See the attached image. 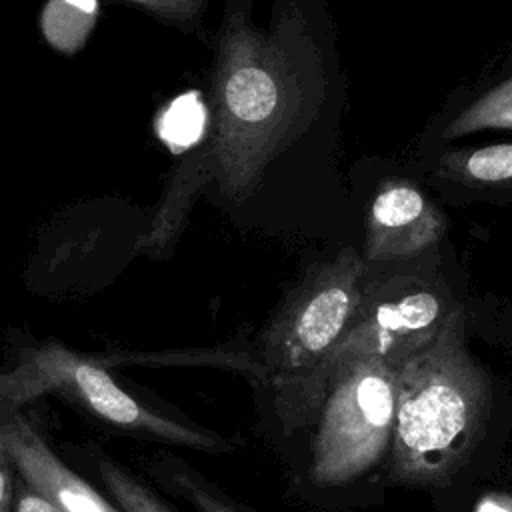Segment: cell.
<instances>
[{
  "label": "cell",
  "instance_id": "16",
  "mask_svg": "<svg viewBox=\"0 0 512 512\" xmlns=\"http://www.w3.org/2000/svg\"><path fill=\"white\" fill-rule=\"evenodd\" d=\"M14 512H62V510L42 494L34 492L24 482H20L14 496Z\"/></svg>",
  "mask_w": 512,
  "mask_h": 512
},
{
  "label": "cell",
  "instance_id": "1",
  "mask_svg": "<svg viewBox=\"0 0 512 512\" xmlns=\"http://www.w3.org/2000/svg\"><path fill=\"white\" fill-rule=\"evenodd\" d=\"M326 0H224L212 38L202 194L242 234L358 244L340 168L346 74Z\"/></svg>",
  "mask_w": 512,
  "mask_h": 512
},
{
  "label": "cell",
  "instance_id": "4",
  "mask_svg": "<svg viewBox=\"0 0 512 512\" xmlns=\"http://www.w3.org/2000/svg\"><path fill=\"white\" fill-rule=\"evenodd\" d=\"M368 276L358 244L328 246L306 260L278 304L244 340H234V372L256 388L318 368L348 330Z\"/></svg>",
  "mask_w": 512,
  "mask_h": 512
},
{
  "label": "cell",
  "instance_id": "8",
  "mask_svg": "<svg viewBox=\"0 0 512 512\" xmlns=\"http://www.w3.org/2000/svg\"><path fill=\"white\" fill-rule=\"evenodd\" d=\"M406 168L442 202L512 204V140L414 148Z\"/></svg>",
  "mask_w": 512,
  "mask_h": 512
},
{
  "label": "cell",
  "instance_id": "3",
  "mask_svg": "<svg viewBox=\"0 0 512 512\" xmlns=\"http://www.w3.org/2000/svg\"><path fill=\"white\" fill-rule=\"evenodd\" d=\"M466 304L432 342L398 362L388 486L440 490L488 432L494 382L468 346Z\"/></svg>",
  "mask_w": 512,
  "mask_h": 512
},
{
  "label": "cell",
  "instance_id": "6",
  "mask_svg": "<svg viewBox=\"0 0 512 512\" xmlns=\"http://www.w3.org/2000/svg\"><path fill=\"white\" fill-rule=\"evenodd\" d=\"M48 392L122 434L210 454L232 452L240 444L186 418H174L142 404L116 384L96 356L78 354L58 342L22 348L16 364L0 372V410H18Z\"/></svg>",
  "mask_w": 512,
  "mask_h": 512
},
{
  "label": "cell",
  "instance_id": "12",
  "mask_svg": "<svg viewBox=\"0 0 512 512\" xmlns=\"http://www.w3.org/2000/svg\"><path fill=\"white\" fill-rule=\"evenodd\" d=\"M146 470L168 494L186 500L198 512H256L170 452L154 454Z\"/></svg>",
  "mask_w": 512,
  "mask_h": 512
},
{
  "label": "cell",
  "instance_id": "10",
  "mask_svg": "<svg viewBox=\"0 0 512 512\" xmlns=\"http://www.w3.org/2000/svg\"><path fill=\"white\" fill-rule=\"evenodd\" d=\"M116 202L118 198L92 200L56 216L52 224L40 232L28 270L56 274L66 268V276L84 260H102L108 256H122L124 260H130L134 256L132 252L110 248L116 244L112 232L140 210L124 202L120 212L112 214Z\"/></svg>",
  "mask_w": 512,
  "mask_h": 512
},
{
  "label": "cell",
  "instance_id": "14",
  "mask_svg": "<svg viewBox=\"0 0 512 512\" xmlns=\"http://www.w3.org/2000/svg\"><path fill=\"white\" fill-rule=\"evenodd\" d=\"M164 26L204 38L208 0H124Z\"/></svg>",
  "mask_w": 512,
  "mask_h": 512
},
{
  "label": "cell",
  "instance_id": "7",
  "mask_svg": "<svg viewBox=\"0 0 512 512\" xmlns=\"http://www.w3.org/2000/svg\"><path fill=\"white\" fill-rule=\"evenodd\" d=\"M348 180L360 204L358 250L366 264L414 258L448 240V216L432 192L406 168L354 166Z\"/></svg>",
  "mask_w": 512,
  "mask_h": 512
},
{
  "label": "cell",
  "instance_id": "13",
  "mask_svg": "<svg viewBox=\"0 0 512 512\" xmlns=\"http://www.w3.org/2000/svg\"><path fill=\"white\" fill-rule=\"evenodd\" d=\"M100 482L120 512H176L148 484L106 456L96 458Z\"/></svg>",
  "mask_w": 512,
  "mask_h": 512
},
{
  "label": "cell",
  "instance_id": "9",
  "mask_svg": "<svg viewBox=\"0 0 512 512\" xmlns=\"http://www.w3.org/2000/svg\"><path fill=\"white\" fill-rule=\"evenodd\" d=\"M498 130H512V42L476 80L448 92L416 138V148Z\"/></svg>",
  "mask_w": 512,
  "mask_h": 512
},
{
  "label": "cell",
  "instance_id": "17",
  "mask_svg": "<svg viewBox=\"0 0 512 512\" xmlns=\"http://www.w3.org/2000/svg\"><path fill=\"white\" fill-rule=\"evenodd\" d=\"M12 464L6 454L2 434H0V512H12L14 506V482H12Z\"/></svg>",
  "mask_w": 512,
  "mask_h": 512
},
{
  "label": "cell",
  "instance_id": "15",
  "mask_svg": "<svg viewBox=\"0 0 512 512\" xmlns=\"http://www.w3.org/2000/svg\"><path fill=\"white\" fill-rule=\"evenodd\" d=\"M468 324L476 326L484 336L512 350V300L502 298H468Z\"/></svg>",
  "mask_w": 512,
  "mask_h": 512
},
{
  "label": "cell",
  "instance_id": "5",
  "mask_svg": "<svg viewBox=\"0 0 512 512\" xmlns=\"http://www.w3.org/2000/svg\"><path fill=\"white\" fill-rule=\"evenodd\" d=\"M468 298L462 266L448 240L414 258L368 264L356 314L318 368L348 358L398 364L432 342Z\"/></svg>",
  "mask_w": 512,
  "mask_h": 512
},
{
  "label": "cell",
  "instance_id": "11",
  "mask_svg": "<svg viewBox=\"0 0 512 512\" xmlns=\"http://www.w3.org/2000/svg\"><path fill=\"white\" fill-rule=\"evenodd\" d=\"M0 434L20 480L62 512H120L54 454L18 410H0Z\"/></svg>",
  "mask_w": 512,
  "mask_h": 512
},
{
  "label": "cell",
  "instance_id": "2",
  "mask_svg": "<svg viewBox=\"0 0 512 512\" xmlns=\"http://www.w3.org/2000/svg\"><path fill=\"white\" fill-rule=\"evenodd\" d=\"M398 364L348 358L260 386L262 418L300 498L354 506L388 486Z\"/></svg>",
  "mask_w": 512,
  "mask_h": 512
}]
</instances>
